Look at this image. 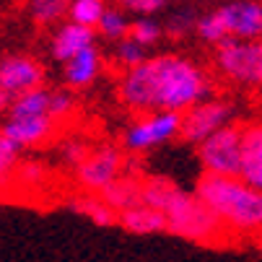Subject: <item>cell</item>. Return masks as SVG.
I'll list each match as a JSON object with an SVG mask.
<instances>
[{
	"mask_svg": "<svg viewBox=\"0 0 262 262\" xmlns=\"http://www.w3.org/2000/svg\"><path fill=\"white\" fill-rule=\"evenodd\" d=\"M117 96L138 115L159 109L187 112L210 96V78L190 57L156 55L122 73Z\"/></svg>",
	"mask_w": 262,
	"mask_h": 262,
	"instance_id": "cell-1",
	"label": "cell"
},
{
	"mask_svg": "<svg viewBox=\"0 0 262 262\" xmlns=\"http://www.w3.org/2000/svg\"><path fill=\"white\" fill-rule=\"evenodd\" d=\"M195 195L226 223L231 234L262 236V190L244 177L205 174L195 184Z\"/></svg>",
	"mask_w": 262,
	"mask_h": 262,
	"instance_id": "cell-2",
	"label": "cell"
},
{
	"mask_svg": "<svg viewBox=\"0 0 262 262\" xmlns=\"http://www.w3.org/2000/svg\"><path fill=\"white\" fill-rule=\"evenodd\" d=\"M166 221H169V234L205 247H221L223 242H229V236H234L226 223L195 192H184V190L166 208Z\"/></svg>",
	"mask_w": 262,
	"mask_h": 262,
	"instance_id": "cell-3",
	"label": "cell"
},
{
	"mask_svg": "<svg viewBox=\"0 0 262 262\" xmlns=\"http://www.w3.org/2000/svg\"><path fill=\"white\" fill-rule=\"evenodd\" d=\"M198 159L205 174L242 177L244 166V125H223L198 145Z\"/></svg>",
	"mask_w": 262,
	"mask_h": 262,
	"instance_id": "cell-4",
	"label": "cell"
},
{
	"mask_svg": "<svg viewBox=\"0 0 262 262\" xmlns=\"http://www.w3.org/2000/svg\"><path fill=\"white\" fill-rule=\"evenodd\" d=\"M215 68L221 70V76L239 86L262 89V39L229 36L215 47Z\"/></svg>",
	"mask_w": 262,
	"mask_h": 262,
	"instance_id": "cell-5",
	"label": "cell"
},
{
	"mask_svg": "<svg viewBox=\"0 0 262 262\" xmlns=\"http://www.w3.org/2000/svg\"><path fill=\"white\" fill-rule=\"evenodd\" d=\"M182 130V112H171V109H159V112H148L138 122H133L125 135H122V145L130 154H140L148 148H156L161 143H169L174 138H179Z\"/></svg>",
	"mask_w": 262,
	"mask_h": 262,
	"instance_id": "cell-6",
	"label": "cell"
},
{
	"mask_svg": "<svg viewBox=\"0 0 262 262\" xmlns=\"http://www.w3.org/2000/svg\"><path fill=\"white\" fill-rule=\"evenodd\" d=\"M231 115H234V106L229 101H223V99H203L195 106H190L187 112H182L179 138L184 143L200 145L215 130H221L223 125H229Z\"/></svg>",
	"mask_w": 262,
	"mask_h": 262,
	"instance_id": "cell-7",
	"label": "cell"
},
{
	"mask_svg": "<svg viewBox=\"0 0 262 262\" xmlns=\"http://www.w3.org/2000/svg\"><path fill=\"white\" fill-rule=\"evenodd\" d=\"M125 169V156L122 151L112 145H104L99 151H91L86 161L76 166V179L83 190L89 192H101L104 187H109L117 177H122Z\"/></svg>",
	"mask_w": 262,
	"mask_h": 262,
	"instance_id": "cell-8",
	"label": "cell"
},
{
	"mask_svg": "<svg viewBox=\"0 0 262 262\" xmlns=\"http://www.w3.org/2000/svg\"><path fill=\"white\" fill-rule=\"evenodd\" d=\"M226 31L234 39H262V3L259 0H229L218 8Z\"/></svg>",
	"mask_w": 262,
	"mask_h": 262,
	"instance_id": "cell-9",
	"label": "cell"
},
{
	"mask_svg": "<svg viewBox=\"0 0 262 262\" xmlns=\"http://www.w3.org/2000/svg\"><path fill=\"white\" fill-rule=\"evenodd\" d=\"M42 81H45V70L34 57L13 55L0 60V86L8 89L13 96L42 86Z\"/></svg>",
	"mask_w": 262,
	"mask_h": 262,
	"instance_id": "cell-10",
	"label": "cell"
},
{
	"mask_svg": "<svg viewBox=\"0 0 262 262\" xmlns=\"http://www.w3.org/2000/svg\"><path fill=\"white\" fill-rule=\"evenodd\" d=\"M57 130V120L52 115H34V117H8L3 133L21 148L45 145Z\"/></svg>",
	"mask_w": 262,
	"mask_h": 262,
	"instance_id": "cell-11",
	"label": "cell"
},
{
	"mask_svg": "<svg viewBox=\"0 0 262 262\" xmlns=\"http://www.w3.org/2000/svg\"><path fill=\"white\" fill-rule=\"evenodd\" d=\"M96 42V29L83 26L78 21H68L57 29L55 39H52V57L60 62H68L73 55H78L86 47H94Z\"/></svg>",
	"mask_w": 262,
	"mask_h": 262,
	"instance_id": "cell-12",
	"label": "cell"
},
{
	"mask_svg": "<svg viewBox=\"0 0 262 262\" xmlns=\"http://www.w3.org/2000/svg\"><path fill=\"white\" fill-rule=\"evenodd\" d=\"M125 231L130 234H138V236H148V234H161V231H169V221H166V213L148 205V203H138L127 210H120V223Z\"/></svg>",
	"mask_w": 262,
	"mask_h": 262,
	"instance_id": "cell-13",
	"label": "cell"
},
{
	"mask_svg": "<svg viewBox=\"0 0 262 262\" xmlns=\"http://www.w3.org/2000/svg\"><path fill=\"white\" fill-rule=\"evenodd\" d=\"M62 65H65V70H62L65 73V83L70 89H86V86H91L99 78V73H101V55H99V50L94 45V47L81 50L78 55H73Z\"/></svg>",
	"mask_w": 262,
	"mask_h": 262,
	"instance_id": "cell-14",
	"label": "cell"
},
{
	"mask_svg": "<svg viewBox=\"0 0 262 262\" xmlns=\"http://www.w3.org/2000/svg\"><path fill=\"white\" fill-rule=\"evenodd\" d=\"M242 177L262 190V122L244 125V166Z\"/></svg>",
	"mask_w": 262,
	"mask_h": 262,
	"instance_id": "cell-15",
	"label": "cell"
},
{
	"mask_svg": "<svg viewBox=\"0 0 262 262\" xmlns=\"http://www.w3.org/2000/svg\"><path fill=\"white\" fill-rule=\"evenodd\" d=\"M68 208L73 213H78V215H86L89 221L96 223V226H117L120 223V213L112 208L99 192L89 195V190H86L83 195L68 200Z\"/></svg>",
	"mask_w": 262,
	"mask_h": 262,
	"instance_id": "cell-16",
	"label": "cell"
},
{
	"mask_svg": "<svg viewBox=\"0 0 262 262\" xmlns=\"http://www.w3.org/2000/svg\"><path fill=\"white\" fill-rule=\"evenodd\" d=\"M99 195H101L112 208H115L117 213H120V210H127V208L143 203V179L130 177V174H122V177H117L115 182H112L109 187H104Z\"/></svg>",
	"mask_w": 262,
	"mask_h": 262,
	"instance_id": "cell-17",
	"label": "cell"
},
{
	"mask_svg": "<svg viewBox=\"0 0 262 262\" xmlns=\"http://www.w3.org/2000/svg\"><path fill=\"white\" fill-rule=\"evenodd\" d=\"M50 91L45 86H36L31 91H24L13 96L8 117H34V115H50Z\"/></svg>",
	"mask_w": 262,
	"mask_h": 262,
	"instance_id": "cell-18",
	"label": "cell"
},
{
	"mask_svg": "<svg viewBox=\"0 0 262 262\" xmlns=\"http://www.w3.org/2000/svg\"><path fill=\"white\" fill-rule=\"evenodd\" d=\"M182 192V187L174 184L166 177H145L143 179V203L154 205L166 213V208L174 203V198Z\"/></svg>",
	"mask_w": 262,
	"mask_h": 262,
	"instance_id": "cell-19",
	"label": "cell"
},
{
	"mask_svg": "<svg viewBox=\"0 0 262 262\" xmlns=\"http://www.w3.org/2000/svg\"><path fill=\"white\" fill-rule=\"evenodd\" d=\"M195 31H198V36H200L203 42H208V45H213V47H218L221 42L229 39L226 24H223V18H221L218 11L205 13L203 18H198V21H195Z\"/></svg>",
	"mask_w": 262,
	"mask_h": 262,
	"instance_id": "cell-20",
	"label": "cell"
},
{
	"mask_svg": "<svg viewBox=\"0 0 262 262\" xmlns=\"http://www.w3.org/2000/svg\"><path fill=\"white\" fill-rule=\"evenodd\" d=\"M73 0H29V13L36 24H55L60 21Z\"/></svg>",
	"mask_w": 262,
	"mask_h": 262,
	"instance_id": "cell-21",
	"label": "cell"
},
{
	"mask_svg": "<svg viewBox=\"0 0 262 262\" xmlns=\"http://www.w3.org/2000/svg\"><path fill=\"white\" fill-rule=\"evenodd\" d=\"M106 13V6L104 0H73L70 8H68V16L70 21H78L83 26H99L101 16Z\"/></svg>",
	"mask_w": 262,
	"mask_h": 262,
	"instance_id": "cell-22",
	"label": "cell"
},
{
	"mask_svg": "<svg viewBox=\"0 0 262 262\" xmlns=\"http://www.w3.org/2000/svg\"><path fill=\"white\" fill-rule=\"evenodd\" d=\"M130 26H133V24H127V18H125L122 11L106 8V13L101 16V21H99L96 29H99L101 36H106V39L120 42V39H125V36H130Z\"/></svg>",
	"mask_w": 262,
	"mask_h": 262,
	"instance_id": "cell-23",
	"label": "cell"
},
{
	"mask_svg": "<svg viewBox=\"0 0 262 262\" xmlns=\"http://www.w3.org/2000/svg\"><path fill=\"white\" fill-rule=\"evenodd\" d=\"M115 57H117V62L122 65V70L135 68V65H140L143 60H148V57H145V47H143L140 42H135L133 36H125V39L117 42Z\"/></svg>",
	"mask_w": 262,
	"mask_h": 262,
	"instance_id": "cell-24",
	"label": "cell"
},
{
	"mask_svg": "<svg viewBox=\"0 0 262 262\" xmlns=\"http://www.w3.org/2000/svg\"><path fill=\"white\" fill-rule=\"evenodd\" d=\"M18 154H21V148L0 127V179L3 182H8V177L13 174V169L18 164Z\"/></svg>",
	"mask_w": 262,
	"mask_h": 262,
	"instance_id": "cell-25",
	"label": "cell"
},
{
	"mask_svg": "<svg viewBox=\"0 0 262 262\" xmlns=\"http://www.w3.org/2000/svg\"><path fill=\"white\" fill-rule=\"evenodd\" d=\"M130 36L135 42H140L143 47H154L159 39H161V26L151 18H140L130 26Z\"/></svg>",
	"mask_w": 262,
	"mask_h": 262,
	"instance_id": "cell-26",
	"label": "cell"
},
{
	"mask_svg": "<svg viewBox=\"0 0 262 262\" xmlns=\"http://www.w3.org/2000/svg\"><path fill=\"white\" fill-rule=\"evenodd\" d=\"M73 109H76V101L68 91H52L50 96V115L60 122V120H68L73 115Z\"/></svg>",
	"mask_w": 262,
	"mask_h": 262,
	"instance_id": "cell-27",
	"label": "cell"
},
{
	"mask_svg": "<svg viewBox=\"0 0 262 262\" xmlns=\"http://www.w3.org/2000/svg\"><path fill=\"white\" fill-rule=\"evenodd\" d=\"M120 6L133 13H140V16H151V13L161 11L164 0H120Z\"/></svg>",
	"mask_w": 262,
	"mask_h": 262,
	"instance_id": "cell-28",
	"label": "cell"
},
{
	"mask_svg": "<svg viewBox=\"0 0 262 262\" xmlns=\"http://www.w3.org/2000/svg\"><path fill=\"white\" fill-rule=\"evenodd\" d=\"M89 154H91V148H89L83 140H70V143L65 145V159L73 164V169H76L81 161H86Z\"/></svg>",
	"mask_w": 262,
	"mask_h": 262,
	"instance_id": "cell-29",
	"label": "cell"
},
{
	"mask_svg": "<svg viewBox=\"0 0 262 262\" xmlns=\"http://www.w3.org/2000/svg\"><path fill=\"white\" fill-rule=\"evenodd\" d=\"M174 29V34H182L184 29H192V21L187 18V16H177V18H171L169 21V31Z\"/></svg>",
	"mask_w": 262,
	"mask_h": 262,
	"instance_id": "cell-30",
	"label": "cell"
},
{
	"mask_svg": "<svg viewBox=\"0 0 262 262\" xmlns=\"http://www.w3.org/2000/svg\"><path fill=\"white\" fill-rule=\"evenodd\" d=\"M11 104H13V94L8 89L0 86V115H6V112H11Z\"/></svg>",
	"mask_w": 262,
	"mask_h": 262,
	"instance_id": "cell-31",
	"label": "cell"
},
{
	"mask_svg": "<svg viewBox=\"0 0 262 262\" xmlns=\"http://www.w3.org/2000/svg\"><path fill=\"white\" fill-rule=\"evenodd\" d=\"M3 187H6V182H3V179H0V195H3Z\"/></svg>",
	"mask_w": 262,
	"mask_h": 262,
	"instance_id": "cell-32",
	"label": "cell"
}]
</instances>
